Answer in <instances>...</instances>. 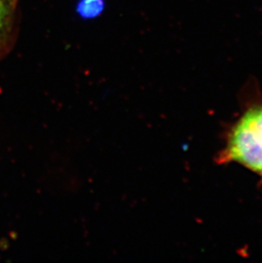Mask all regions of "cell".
Here are the masks:
<instances>
[{"mask_svg": "<svg viewBox=\"0 0 262 263\" xmlns=\"http://www.w3.org/2000/svg\"><path fill=\"white\" fill-rule=\"evenodd\" d=\"M216 162L241 164L262 181V100L250 102L233 123Z\"/></svg>", "mask_w": 262, "mask_h": 263, "instance_id": "cell-1", "label": "cell"}, {"mask_svg": "<svg viewBox=\"0 0 262 263\" xmlns=\"http://www.w3.org/2000/svg\"><path fill=\"white\" fill-rule=\"evenodd\" d=\"M17 4L18 0H0V53L10 42Z\"/></svg>", "mask_w": 262, "mask_h": 263, "instance_id": "cell-2", "label": "cell"}, {"mask_svg": "<svg viewBox=\"0 0 262 263\" xmlns=\"http://www.w3.org/2000/svg\"><path fill=\"white\" fill-rule=\"evenodd\" d=\"M104 0H80L76 10L82 18L92 19L99 16L104 10Z\"/></svg>", "mask_w": 262, "mask_h": 263, "instance_id": "cell-3", "label": "cell"}]
</instances>
